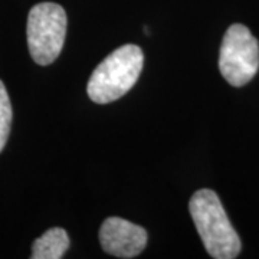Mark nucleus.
I'll return each instance as SVG.
<instances>
[{"label": "nucleus", "instance_id": "obj_6", "mask_svg": "<svg viewBox=\"0 0 259 259\" xmlns=\"http://www.w3.org/2000/svg\"><path fill=\"white\" fill-rule=\"evenodd\" d=\"M69 248L68 233L62 228L47 231L32 245V259H59Z\"/></svg>", "mask_w": 259, "mask_h": 259}, {"label": "nucleus", "instance_id": "obj_3", "mask_svg": "<svg viewBox=\"0 0 259 259\" xmlns=\"http://www.w3.org/2000/svg\"><path fill=\"white\" fill-rule=\"evenodd\" d=\"M66 22L64 8L58 3L44 2L30 9L26 36L30 56L37 65L47 66L55 62L64 48Z\"/></svg>", "mask_w": 259, "mask_h": 259}, {"label": "nucleus", "instance_id": "obj_5", "mask_svg": "<svg viewBox=\"0 0 259 259\" xmlns=\"http://www.w3.org/2000/svg\"><path fill=\"white\" fill-rule=\"evenodd\" d=\"M102 249L117 258H134L147 245V232L136 223L121 218L105 219L100 229Z\"/></svg>", "mask_w": 259, "mask_h": 259}, {"label": "nucleus", "instance_id": "obj_7", "mask_svg": "<svg viewBox=\"0 0 259 259\" xmlns=\"http://www.w3.org/2000/svg\"><path fill=\"white\" fill-rule=\"evenodd\" d=\"M12 117H13V112H12L9 94L6 91L5 83L0 81V153L9 139Z\"/></svg>", "mask_w": 259, "mask_h": 259}, {"label": "nucleus", "instance_id": "obj_2", "mask_svg": "<svg viewBox=\"0 0 259 259\" xmlns=\"http://www.w3.org/2000/svg\"><path fill=\"white\" fill-rule=\"evenodd\" d=\"M144 65V55L137 45L115 49L94 69L87 87L90 98L97 104H110L124 97L136 85Z\"/></svg>", "mask_w": 259, "mask_h": 259}, {"label": "nucleus", "instance_id": "obj_1", "mask_svg": "<svg viewBox=\"0 0 259 259\" xmlns=\"http://www.w3.org/2000/svg\"><path fill=\"white\" fill-rule=\"evenodd\" d=\"M189 210L204 248L212 258L233 259L239 255L241 239L229 222L219 196L213 190H197L189 202Z\"/></svg>", "mask_w": 259, "mask_h": 259}, {"label": "nucleus", "instance_id": "obj_4", "mask_svg": "<svg viewBox=\"0 0 259 259\" xmlns=\"http://www.w3.org/2000/svg\"><path fill=\"white\" fill-rule=\"evenodd\" d=\"M219 69L232 87H243L259 69V44L250 30L235 23L226 30L219 54Z\"/></svg>", "mask_w": 259, "mask_h": 259}]
</instances>
